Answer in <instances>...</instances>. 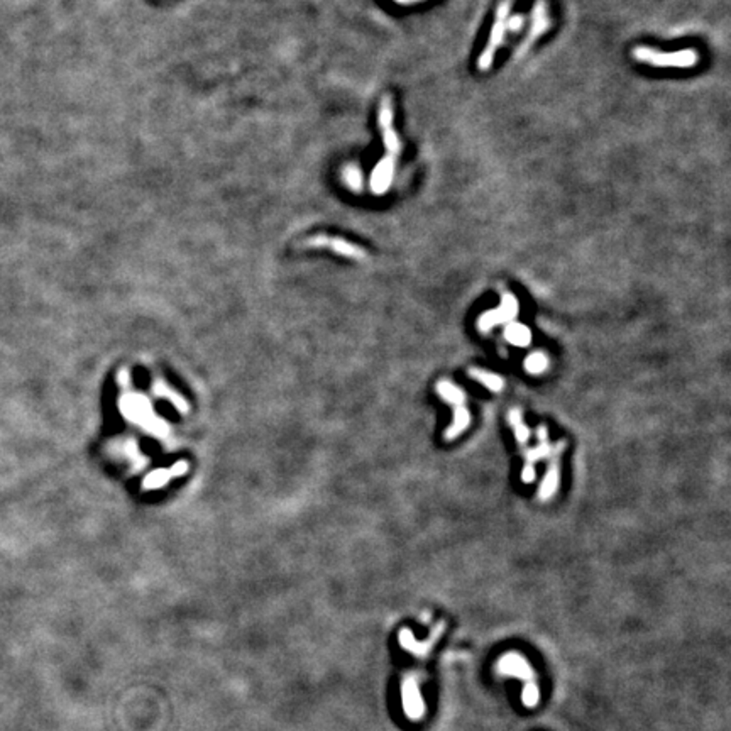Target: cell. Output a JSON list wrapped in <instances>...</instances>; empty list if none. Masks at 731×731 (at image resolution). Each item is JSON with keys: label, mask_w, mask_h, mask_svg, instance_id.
<instances>
[{"label": "cell", "mask_w": 731, "mask_h": 731, "mask_svg": "<svg viewBox=\"0 0 731 731\" xmlns=\"http://www.w3.org/2000/svg\"><path fill=\"white\" fill-rule=\"evenodd\" d=\"M505 339L508 340L509 344H513V346L525 347L530 344L532 332L528 331V327H525L523 324H518V322H509L508 327H506V331H505Z\"/></svg>", "instance_id": "15"}, {"label": "cell", "mask_w": 731, "mask_h": 731, "mask_svg": "<svg viewBox=\"0 0 731 731\" xmlns=\"http://www.w3.org/2000/svg\"><path fill=\"white\" fill-rule=\"evenodd\" d=\"M565 445H567L565 440H561L557 442L556 445H552V451H550L549 456L550 460L549 467H547V474L538 489V498L542 501L550 500V498L557 493L558 485H561V456L562 452H564Z\"/></svg>", "instance_id": "8"}, {"label": "cell", "mask_w": 731, "mask_h": 731, "mask_svg": "<svg viewBox=\"0 0 731 731\" xmlns=\"http://www.w3.org/2000/svg\"><path fill=\"white\" fill-rule=\"evenodd\" d=\"M508 422H509V425H511L516 440H518L522 445L527 444V442L530 440L532 432H530V429H528V427L523 423L522 410H520V408H513V410H509Z\"/></svg>", "instance_id": "16"}, {"label": "cell", "mask_w": 731, "mask_h": 731, "mask_svg": "<svg viewBox=\"0 0 731 731\" xmlns=\"http://www.w3.org/2000/svg\"><path fill=\"white\" fill-rule=\"evenodd\" d=\"M437 391L447 403H451L454 408L456 407H466V393L460 388H457L456 384L451 383L447 380H442L437 383Z\"/></svg>", "instance_id": "14"}, {"label": "cell", "mask_w": 731, "mask_h": 731, "mask_svg": "<svg viewBox=\"0 0 731 731\" xmlns=\"http://www.w3.org/2000/svg\"><path fill=\"white\" fill-rule=\"evenodd\" d=\"M469 376L472 378V380L478 381V383H481L483 386H486L487 389H491V391H494V393H500L501 389L505 388L503 378L498 376V374L487 373V371L478 369V367L469 369Z\"/></svg>", "instance_id": "17"}, {"label": "cell", "mask_w": 731, "mask_h": 731, "mask_svg": "<svg viewBox=\"0 0 731 731\" xmlns=\"http://www.w3.org/2000/svg\"><path fill=\"white\" fill-rule=\"evenodd\" d=\"M469 423H471V415L466 407L454 408V422H452V425L445 430V433H444L445 440H454V438L459 437L460 433H462L464 430L469 427Z\"/></svg>", "instance_id": "13"}, {"label": "cell", "mask_w": 731, "mask_h": 731, "mask_svg": "<svg viewBox=\"0 0 731 731\" xmlns=\"http://www.w3.org/2000/svg\"><path fill=\"white\" fill-rule=\"evenodd\" d=\"M445 630V621H440V623H437L436 627H433L432 632H430L429 639L427 640H422V642H418L417 639H415L413 633L410 632L408 628H403L400 632V645L401 647L405 648V650L408 652V654H411L413 657H417L418 661H425L427 657H429L430 654H432L433 647H436L438 640H440L442 633H444Z\"/></svg>", "instance_id": "7"}, {"label": "cell", "mask_w": 731, "mask_h": 731, "mask_svg": "<svg viewBox=\"0 0 731 731\" xmlns=\"http://www.w3.org/2000/svg\"><path fill=\"white\" fill-rule=\"evenodd\" d=\"M509 9H511V0H503V2L498 6L496 16H494V24L491 29V36L487 39L486 48L483 50L481 56L478 59V68L479 71H487L491 70L494 61V56H496L498 48L503 43V37L506 32V21H508Z\"/></svg>", "instance_id": "4"}, {"label": "cell", "mask_w": 731, "mask_h": 731, "mask_svg": "<svg viewBox=\"0 0 731 731\" xmlns=\"http://www.w3.org/2000/svg\"><path fill=\"white\" fill-rule=\"evenodd\" d=\"M425 679V672H408L401 681V701H403V711L410 721H422L427 713L425 701L422 696V682Z\"/></svg>", "instance_id": "3"}, {"label": "cell", "mask_w": 731, "mask_h": 731, "mask_svg": "<svg viewBox=\"0 0 731 731\" xmlns=\"http://www.w3.org/2000/svg\"><path fill=\"white\" fill-rule=\"evenodd\" d=\"M393 122H395V107H393L391 97L386 93L383 99L380 100V105H378V127H380L381 134H383V142L388 156L398 159L401 151H403V144H401V139Z\"/></svg>", "instance_id": "5"}, {"label": "cell", "mask_w": 731, "mask_h": 731, "mask_svg": "<svg viewBox=\"0 0 731 731\" xmlns=\"http://www.w3.org/2000/svg\"><path fill=\"white\" fill-rule=\"evenodd\" d=\"M516 315H518V302H516V298L511 293H505L503 302H501V305L498 306V309L486 312L479 318V331L489 332L494 325L509 324V322L515 320Z\"/></svg>", "instance_id": "9"}, {"label": "cell", "mask_w": 731, "mask_h": 731, "mask_svg": "<svg viewBox=\"0 0 731 731\" xmlns=\"http://www.w3.org/2000/svg\"><path fill=\"white\" fill-rule=\"evenodd\" d=\"M632 58L645 65L657 68H692L699 63V55L694 50L659 51L648 46H636L632 50Z\"/></svg>", "instance_id": "2"}, {"label": "cell", "mask_w": 731, "mask_h": 731, "mask_svg": "<svg viewBox=\"0 0 731 731\" xmlns=\"http://www.w3.org/2000/svg\"><path fill=\"white\" fill-rule=\"evenodd\" d=\"M300 246L315 247V249H331L333 251V253L340 254V256L349 257V260H358V261L367 260L366 249H362V247L358 246V244L349 242L342 237H332V235L317 234V235H313V237H309L306 241H303Z\"/></svg>", "instance_id": "6"}, {"label": "cell", "mask_w": 731, "mask_h": 731, "mask_svg": "<svg viewBox=\"0 0 731 731\" xmlns=\"http://www.w3.org/2000/svg\"><path fill=\"white\" fill-rule=\"evenodd\" d=\"M547 367H549V358H547L542 351L534 352V354L528 355L527 361H525V369L532 374L543 373Z\"/></svg>", "instance_id": "18"}, {"label": "cell", "mask_w": 731, "mask_h": 731, "mask_svg": "<svg viewBox=\"0 0 731 731\" xmlns=\"http://www.w3.org/2000/svg\"><path fill=\"white\" fill-rule=\"evenodd\" d=\"M496 672L501 676H509L516 677L523 682V692H522V701L527 708H535L538 704L540 699V691H538V682H537V674L532 669L530 662L523 657V655L516 654V652H508L503 657L500 659L496 663Z\"/></svg>", "instance_id": "1"}, {"label": "cell", "mask_w": 731, "mask_h": 731, "mask_svg": "<svg viewBox=\"0 0 731 731\" xmlns=\"http://www.w3.org/2000/svg\"><path fill=\"white\" fill-rule=\"evenodd\" d=\"M537 438L538 444L523 452L525 466L527 467H534V464L537 462V460L549 457L550 451H552V445L549 444V430H547L545 425H540L537 429Z\"/></svg>", "instance_id": "12"}, {"label": "cell", "mask_w": 731, "mask_h": 731, "mask_svg": "<svg viewBox=\"0 0 731 731\" xmlns=\"http://www.w3.org/2000/svg\"><path fill=\"white\" fill-rule=\"evenodd\" d=\"M396 163L398 159L386 155L380 163L376 164V168L373 170L371 175V190L376 195H384L389 190L393 183V176H395Z\"/></svg>", "instance_id": "11"}, {"label": "cell", "mask_w": 731, "mask_h": 731, "mask_svg": "<svg viewBox=\"0 0 731 731\" xmlns=\"http://www.w3.org/2000/svg\"><path fill=\"white\" fill-rule=\"evenodd\" d=\"M522 24H523V17L515 16L513 19H508V21H506V29H509V31H518Z\"/></svg>", "instance_id": "19"}, {"label": "cell", "mask_w": 731, "mask_h": 731, "mask_svg": "<svg viewBox=\"0 0 731 731\" xmlns=\"http://www.w3.org/2000/svg\"><path fill=\"white\" fill-rule=\"evenodd\" d=\"M549 26H550V19H549V14H547L545 2L538 0L534 7V12H532L530 32H528L527 37H525V41L522 43V46H520L518 51H516V58H522L525 52H527V50H530V48L534 46L535 41H537L538 37L542 36L547 29H549Z\"/></svg>", "instance_id": "10"}]
</instances>
